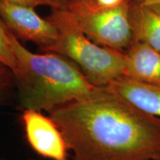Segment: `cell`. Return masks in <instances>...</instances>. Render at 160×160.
Segmentation results:
<instances>
[{"instance_id": "4fadbf2b", "label": "cell", "mask_w": 160, "mask_h": 160, "mask_svg": "<svg viewBox=\"0 0 160 160\" xmlns=\"http://www.w3.org/2000/svg\"><path fill=\"white\" fill-rule=\"evenodd\" d=\"M94 5L100 8H114L129 0H91Z\"/></svg>"}, {"instance_id": "8992f818", "label": "cell", "mask_w": 160, "mask_h": 160, "mask_svg": "<svg viewBox=\"0 0 160 160\" xmlns=\"http://www.w3.org/2000/svg\"><path fill=\"white\" fill-rule=\"evenodd\" d=\"M22 122L28 142L36 153L51 160H68L67 143L49 115H44L37 110L25 109Z\"/></svg>"}, {"instance_id": "8fae6325", "label": "cell", "mask_w": 160, "mask_h": 160, "mask_svg": "<svg viewBox=\"0 0 160 160\" xmlns=\"http://www.w3.org/2000/svg\"><path fill=\"white\" fill-rule=\"evenodd\" d=\"M0 62L11 68L14 72L17 69V60L8 37L6 33L3 22L0 19Z\"/></svg>"}, {"instance_id": "5bb4252c", "label": "cell", "mask_w": 160, "mask_h": 160, "mask_svg": "<svg viewBox=\"0 0 160 160\" xmlns=\"http://www.w3.org/2000/svg\"><path fill=\"white\" fill-rule=\"evenodd\" d=\"M151 8L160 11V0H136Z\"/></svg>"}, {"instance_id": "7a4b0ae2", "label": "cell", "mask_w": 160, "mask_h": 160, "mask_svg": "<svg viewBox=\"0 0 160 160\" xmlns=\"http://www.w3.org/2000/svg\"><path fill=\"white\" fill-rule=\"evenodd\" d=\"M4 26L17 60L13 73L20 108L50 112L65 104L88 99L97 91L98 87L91 85L68 58L53 52L32 53Z\"/></svg>"}, {"instance_id": "ba28073f", "label": "cell", "mask_w": 160, "mask_h": 160, "mask_svg": "<svg viewBox=\"0 0 160 160\" xmlns=\"http://www.w3.org/2000/svg\"><path fill=\"white\" fill-rule=\"evenodd\" d=\"M108 86L140 111L160 119V86L125 76L113 80Z\"/></svg>"}, {"instance_id": "277c9868", "label": "cell", "mask_w": 160, "mask_h": 160, "mask_svg": "<svg viewBox=\"0 0 160 160\" xmlns=\"http://www.w3.org/2000/svg\"><path fill=\"white\" fill-rule=\"evenodd\" d=\"M131 0L114 8H100L91 0H69L67 9L78 28L98 45L123 51L134 42L130 18Z\"/></svg>"}, {"instance_id": "6da1fadb", "label": "cell", "mask_w": 160, "mask_h": 160, "mask_svg": "<svg viewBox=\"0 0 160 160\" xmlns=\"http://www.w3.org/2000/svg\"><path fill=\"white\" fill-rule=\"evenodd\" d=\"M73 160H160V119L108 86L48 112Z\"/></svg>"}, {"instance_id": "3957f363", "label": "cell", "mask_w": 160, "mask_h": 160, "mask_svg": "<svg viewBox=\"0 0 160 160\" xmlns=\"http://www.w3.org/2000/svg\"><path fill=\"white\" fill-rule=\"evenodd\" d=\"M58 30L57 39L45 52L63 55L73 61L91 85L107 86L124 76L125 52L104 47L84 34L67 8H53L47 18Z\"/></svg>"}, {"instance_id": "7c38bea8", "label": "cell", "mask_w": 160, "mask_h": 160, "mask_svg": "<svg viewBox=\"0 0 160 160\" xmlns=\"http://www.w3.org/2000/svg\"><path fill=\"white\" fill-rule=\"evenodd\" d=\"M5 2L25 7L35 8L37 6H49L52 8H57V6L53 0H2Z\"/></svg>"}, {"instance_id": "30bf717a", "label": "cell", "mask_w": 160, "mask_h": 160, "mask_svg": "<svg viewBox=\"0 0 160 160\" xmlns=\"http://www.w3.org/2000/svg\"><path fill=\"white\" fill-rule=\"evenodd\" d=\"M14 90V73L8 66L0 62V108L7 102Z\"/></svg>"}, {"instance_id": "2e32d148", "label": "cell", "mask_w": 160, "mask_h": 160, "mask_svg": "<svg viewBox=\"0 0 160 160\" xmlns=\"http://www.w3.org/2000/svg\"><path fill=\"white\" fill-rule=\"evenodd\" d=\"M0 160H7V159H2V158H0ZM30 160H34V159H30Z\"/></svg>"}, {"instance_id": "9a60e30c", "label": "cell", "mask_w": 160, "mask_h": 160, "mask_svg": "<svg viewBox=\"0 0 160 160\" xmlns=\"http://www.w3.org/2000/svg\"><path fill=\"white\" fill-rule=\"evenodd\" d=\"M57 5V8H67L69 0H53Z\"/></svg>"}, {"instance_id": "9c48e42d", "label": "cell", "mask_w": 160, "mask_h": 160, "mask_svg": "<svg viewBox=\"0 0 160 160\" xmlns=\"http://www.w3.org/2000/svg\"><path fill=\"white\" fill-rule=\"evenodd\" d=\"M130 18L134 42L160 51V11L136 1L131 3Z\"/></svg>"}, {"instance_id": "5b68a950", "label": "cell", "mask_w": 160, "mask_h": 160, "mask_svg": "<svg viewBox=\"0 0 160 160\" xmlns=\"http://www.w3.org/2000/svg\"><path fill=\"white\" fill-rule=\"evenodd\" d=\"M0 19L18 39L35 43L44 51L57 39L56 25L39 17L33 8L0 0Z\"/></svg>"}, {"instance_id": "52a82bcc", "label": "cell", "mask_w": 160, "mask_h": 160, "mask_svg": "<svg viewBox=\"0 0 160 160\" xmlns=\"http://www.w3.org/2000/svg\"><path fill=\"white\" fill-rule=\"evenodd\" d=\"M125 56V77L160 86V51L141 42H134Z\"/></svg>"}]
</instances>
